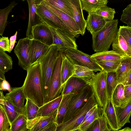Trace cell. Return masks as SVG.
Wrapping results in <instances>:
<instances>
[{"label":"cell","mask_w":131,"mask_h":131,"mask_svg":"<svg viewBox=\"0 0 131 131\" xmlns=\"http://www.w3.org/2000/svg\"><path fill=\"white\" fill-rule=\"evenodd\" d=\"M27 71L22 86L26 99H29L40 107L44 104L45 97L39 62L31 66Z\"/></svg>","instance_id":"obj_1"},{"label":"cell","mask_w":131,"mask_h":131,"mask_svg":"<svg viewBox=\"0 0 131 131\" xmlns=\"http://www.w3.org/2000/svg\"><path fill=\"white\" fill-rule=\"evenodd\" d=\"M117 19L107 22L103 27L92 35V48L94 52L107 51L115 39L118 34Z\"/></svg>","instance_id":"obj_2"},{"label":"cell","mask_w":131,"mask_h":131,"mask_svg":"<svg viewBox=\"0 0 131 131\" xmlns=\"http://www.w3.org/2000/svg\"><path fill=\"white\" fill-rule=\"evenodd\" d=\"M59 51L58 48L56 46L52 45L47 53L38 61L40 64L44 99L47 94Z\"/></svg>","instance_id":"obj_3"},{"label":"cell","mask_w":131,"mask_h":131,"mask_svg":"<svg viewBox=\"0 0 131 131\" xmlns=\"http://www.w3.org/2000/svg\"><path fill=\"white\" fill-rule=\"evenodd\" d=\"M65 55L63 51H59L47 94L44 99V104L61 95L62 89L61 87V68Z\"/></svg>","instance_id":"obj_4"},{"label":"cell","mask_w":131,"mask_h":131,"mask_svg":"<svg viewBox=\"0 0 131 131\" xmlns=\"http://www.w3.org/2000/svg\"><path fill=\"white\" fill-rule=\"evenodd\" d=\"M107 73L103 71H100L87 82L92 89L98 106L101 108L104 107L109 100L106 87Z\"/></svg>","instance_id":"obj_5"},{"label":"cell","mask_w":131,"mask_h":131,"mask_svg":"<svg viewBox=\"0 0 131 131\" xmlns=\"http://www.w3.org/2000/svg\"><path fill=\"white\" fill-rule=\"evenodd\" d=\"M97 104L93 94L68 121L58 125L56 131H71L78 129L87 112Z\"/></svg>","instance_id":"obj_6"},{"label":"cell","mask_w":131,"mask_h":131,"mask_svg":"<svg viewBox=\"0 0 131 131\" xmlns=\"http://www.w3.org/2000/svg\"><path fill=\"white\" fill-rule=\"evenodd\" d=\"M93 94L92 89L88 84L78 92L74 94L69 103L63 123L70 119L84 105Z\"/></svg>","instance_id":"obj_7"},{"label":"cell","mask_w":131,"mask_h":131,"mask_svg":"<svg viewBox=\"0 0 131 131\" xmlns=\"http://www.w3.org/2000/svg\"><path fill=\"white\" fill-rule=\"evenodd\" d=\"M64 52L66 57L74 65L86 67L94 72L102 71L96 61L91 58V55L74 48H69Z\"/></svg>","instance_id":"obj_8"},{"label":"cell","mask_w":131,"mask_h":131,"mask_svg":"<svg viewBox=\"0 0 131 131\" xmlns=\"http://www.w3.org/2000/svg\"><path fill=\"white\" fill-rule=\"evenodd\" d=\"M37 13L41 22L48 26L55 28L62 29L73 33L77 36L56 15L47 8L41 4L39 1H35Z\"/></svg>","instance_id":"obj_9"},{"label":"cell","mask_w":131,"mask_h":131,"mask_svg":"<svg viewBox=\"0 0 131 131\" xmlns=\"http://www.w3.org/2000/svg\"><path fill=\"white\" fill-rule=\"evenodd\" d=\"M49 27L53 36V45L56 46L59 51L64 52L69 48L77 49L75 38L77 35L64 30Z\"/></svg>","instance_id":"obj_10"},{"label":"cell","mask_w":131,"mask_h":131,"mask_svg":"<svg viewBox=\"0 0 131 131\" xmlns=\"http://www.w3.org/2000/svg\"><path fill=\"white\" fill-rule=\"evenodd\" d=\"M32 40L26 37L20 39L14 49V52L18 60L19 65L26 71L31 66L29 51Z\"/></svg>","instance_id":"obj_11"},{"label":"cell","mask_w":131,"mask_h":131,"mask_svg":"<svg viewBox=\"0 0 131 131\" xmlns=\"http://www.w3.org/2000/svg\"><path fill=\"white\" fill-rule=\"evenodd\" d=\"M33 39L50 47L53 45V38L49 27L42 22L32 28Z\"/></svg>","instance_id":"obj_12"},{"label":"cell","mask_w":131,"mask_h":131,"mask_svg":"<svg viewBox=\"0 0 131 131\" xmlns=\"http://www.w3.org/2000/svg\"><path fill=\"white\" fill-rule=\"evenodd\" d=\"M40 3L54 13L74 32L78 35L80 34L79 28L73 18L48 3L45 0H41Z\"/></svg>","instance_id":"obj_13"},{"label":"cell","mask_w":131,"mask_h":131,"mask_svg":"<svg viewBox=\"0 0 131 131\" xmlns=\"http://www.w3.org/2000/svg\"><path fill=\"white\" fill-rule=\"evenodd\" d=\"M101 109L102 115L105 118L111 131H117L120 129L112 100H108L104 107Z\"/></svg>","instance_id":"obj_14"},{"label":"cell","mask_w":131,"mask_h":131,"mask_svg":"<svg viewBox=\"0 0 131 131\" xmlns=\"http://www.w3.org/2000/svg\"><path fill=\"white\" fill-rule=\"evenodd\" d=\"M5 96L14 105L19 114L24 112V103L26 98L22 86L12 88L11 91L6 94Z\"/></svg>","instance_id":"obj_15"},{"label":"cell","mask_w":131,"mask_h":131,"mask_svg":"<svg viewBox=\"0 0 131 131\" xmlns=\"http://www.w3.org/2000/svg\"><path fill=\"white\" fill-rule=\"evenodd\" d=\"M58 110L52 115L49 116L37 117L27 121V127L28 131H38L56 122Z\"/></svg>","instance_id":"obj_16"},{"label":"cell","mask_w":131,"mask_h":131,"mask_svg":"<svg viewBox=\"0 0 131 131\" xmlns=\"http://www.w3.org/2000/svg\"><path fill=\"white\" fill-rule=\"evenodd\" d=\"M50 47L38 41L32 39L29 51L31 66L36 63L44 56Z\"/></svg>","instance_id":"obj_17"},{"label":"cell","mask_w":131,"mask_h":131,"mask_svg":"<svg viewBox=\"0 0 131 131\" xmlns=\"http://www.w3.org/2000/svg\"><path fill=\"white\" fill-rule=\"evenodd\" d=\"M73 10V18L78 26L80 34L84 35L86 24L84 19L81 6L80 0H69Z\"/></svg>","instance_id":"obj_18"},{"label":"cell","mask_w":131,"mask_h":131,"mask_svg":"<svg viewBox=\"0 0 131 131\" xmlns=\"http://www.w3.org/2000/svg\"><path fill=\"white\" fill-rule=\"evenodd\" d=\"M27 1L29 6V19L26 34V37L33 39L32 27L42 22L37 13L35 0H27Z\"/></svg>","instance_id":"obj_19"},{"label":"cell","mask_w":131,"mask_h":131,"mask_svg":"<svg viewBox=\"0 0 131 131\" xmlns=\"http://www.w3.org/2000/svg\"><path fill=\"white\" fill-rule=\"evenodd\" d=\"M86 20L87 29L92 35L102 29L107 22L103 17L95 12L89 14Z\"/></svg>","instance_id":"obj_20"},{"label":"cell","mask_w":131,"mask_h":131,"mask_svg":"<svg viewBox=\"0 0 131 131\" xmlns=\"http://www.w3.org/2000/svg\"><path fill=\"white\" fill-rule=\"evenodd\" d=\"M114 107L118 124L120 128H121L126 124L130 123L131 100L120 106Z\"/></svg>","instance_id":"obj_21"},{"label":"cell","mask_w":131,"mask_h":131,"mask_svg":"<svg viewBox=\"0 0 131 131\" xmlns=\"http://www.w3.org/2000/svg\"><path fill=\"white\" fill-rule=\"evenodd\" d=\"M88 84L87 82L80 79L71 77L63 86L61 95L63 96L71 93L75 94Z\"/></svg>","instance_id":"obj_22"},{"label":"cell","mask_w":131,"mask_h":131,"mask_svg":"<svg viewBox=\"0 0 131 131\" xmlns=\"http://www.w3.org/2000/svg\"><path fill=\"white\" fill-rule=\"evenodd\" d=\"M129 56L118 53L113 50L96 52L91 55V58L96 61H105L120 62Z\"/></svg>","instance_id":"obj_23"},{"label":"cell","mask_w":131,"mask_h":131,"mask_svg":"<svg viewBox=\"0 0 131 131\" xmlns=\"http://www.w3.org/2000/svg\"><path fill=\"white\" fill-rule=\"evenodd\" d=\"M62 96V95H61L40 107L36 117L49 116L53 114L58 109Z\"/></svg>","instance_id":"obj_24"},{"label":"cell","mask_w":131,"mask_h":131,"mask_svg":"<svg viewBox=\"0 0 131 131\" xmlns=\"http://www.w3.org/2000/svg\"><path fill=\"white\" fill-rule=\"evenodd\" d=\"M115 72L118 84H122L126 76L131 72V57H127L122 60Z\"/></svg>","instance_id":"obj_25"},{"label":"cell","mask_w":131,"mask_h":131,"mask_svg":"<svg viewBox=\"0 0 131 131\" xmlns=\"http://www.w3.org/2000/svg\"><path fill=\"white\" fill-rule=\"evenodd\" d=\"M82 10H85L88 14L95 12L100 8L107 6V0H80Z\"/></svg>","instance_id":"obj_26"},{"label":"cell","mask_w":131,"mask_h":131,"mask_svg":"<svg viewBox=\"0 0 131 131\" xmlns=\"http://www.w3.org/2000/svg\"><path fill=\"white\" fill-rule=\"evenodd\" d=\"M112 50L117 53L131 56V48L123 38L118 34L112 44Z\"/></svg>","instance_id":"obj_27"},{"label":"cell","mask_w":131,"mask_h":131,"mask_svg":"<svg viewBox=\"0 0 131 131\" xmlns=\"http://www.w3.org/2000/svg\"><path fill=\"white\" fill-rule=\"evenodd\" d=\"M74 65L66 56H64L61 68V87H63L68 80L73 74L74 72Z\"/></svg>","instance_id":"obj_28"},{"label":"cell","mask_w":131,"mask_h":131,"mask_svg":"<svg viewBox=\"0 0 131 131\" xmlns=\"http://www.w3.org/2000/svg\"><path fill=\"white\" fill-rule=\"evenodd\" d=\"M74 94L71 93L63 96L61 102L58 109L56 121L58 125L63 123L64 116L67 110L69 103Z\"/></svg>","instance_id":"obj_29"},{"label":"cell","mask_w":131,"mask_h":131,"mask_svg":"<svg viewBox=\"0 0 131 131\" xmlns=\"http://www.w3.org/2000/svg\"><path fill=\"white\" fill-rule=\"evenodd\" d=\"M45 0L48 3L73 18V9L69 0Z\"/></svg>","instance_id":"obj_30"},{"label":"cell","mask_w":131,"mask_h":131,"mask_svg":"<svg viewBox=\"0 0 131 131\" xmlns=\"http://www.w3.org/2000/svg\"><path fill=\"white\" fill-rule=\"evenodd\" d=\"M74 66V72L72 77L79 78L87 82L95 74L93 70L86 67L76 65Z\"/></svg>","instance_id":"obj_31"},{"label":"cell","mask_w":131,"mask_h":131,"mask_svg":"<svg viewBox=\"0 0 131 131\" xmlns=\"http://www.w3.org/2000/svg\"><path fill=\"white\" fill-rule=\"evenodd\" d=\"M17 4L13 1L7 7L0 9V36H2L7 25V19L9 13Z\"/></svg>","instance_id":"obj_32"},{"label":"cell","mask_w":131,"mask_h":131,"mask_svg":"<svg viewBox=\"0 0 131 131\" xmlns=\"http://www.w3.org/2000/svg\"><path fill=\"white\" fill-rule=\"evenodd\" d=\"M124 85L120 84L117 85L115 89L112 98L114 106H120L129 101H127L126 100L124 95Z\"/></svg>","instance_id":"obj_33"},{"label":"cell","mask_w":131,"mask_h":131,"mask_svg":"<svg viewBox=\"0 0 131 131\" xmlns=\"http://www.w3.org/2000/svg\"><path fill=\"white\" fill-rule=\"evenodd\" d=\"M26 99V102L25 105L23 113L28 121L36 117L39 107L29 99Z\"/></svg>","instance_id":"obj_34"},{"label":"cell","mask_w":131,"mask_h":131,"mask_svg":"<svg viewBox=\"0 0 131 131\" xmlns=\"http://www.w3.org/2000/svg\"><path fill=\"white\" fill-rule=\"evenodd\" d=\"M27 119L24 113L19 114L13 122L10 128V131H22L28 129L27 127Z\"/></svg>","instance_id":"obj_35"},{"label":"cell","mask_w":131,"mask_h":131,"mask_svg":"<svg viewBox=\"0 0 131 131\" xmlns=\"http://www.w3.org/2000/svg\"><path fill=\"white\" fill-rule=\"evenodd\" d=\"M85 131H111L105 118L102 115L95 120Z\"/></svg>","instance_id":"obj_36"},{"label":"cell","mask_w":131,"mask_h":131,"mask_svg":"<svg viewBox=\"0 0 131 131\" xmlns=\"http://www.w3.org/2000/svg\"><path fill=\"white\" fill-rule=\"evenodd\" d=\"M106 83L108 98L112 100L113 93L118 84L115 71L107 73Z\"/></svg>","instance_id":"obj_37"},{"label":"cell","mask_w":131,"mask_h":131,"mask_svg":"<svg viewBox=\"0 0 131 131\" xmlns=\"http://www.w3.org/2000/svg\"><path fill=\"white\" fill-rule=\"evenodd\" d=\"M6 113L10 123L11 124L19 114L14 105L5 96L4 104L2 105Z\"/></svg>","instance_id":"obj_38"},{"label":"cell","mask_w":131,"mask_h":131,"mask_svg":"<svg viewBox=\"0 0 131 131\" xmlns=\"http://www.w3.org/2000/svg\"><path fill=\"white\" fill-rule=\"evenodd\" d=\"M13 63L11 57L0 49V69L5 73L12 69Z\"/></svg>","instance_id":"obj_39"},{"label":"cell","mask_w":131,"mask_h":131,"mask_svg":"<svg viewBox=\"0 0 131 131\" xmlns=\"http://www.w3.org/2000/svg\"><path fill=\"white\" fill-rule=\"evenodd\" d=\"M101 114V108L98 106L93 113L78 127V131H85L90 125Z\"/></svg>","instance_id":"obj_40"},{"label":"cell","mask_w":131,"mask_h":131,"mask_svg":"<svg viewBox=\"0 0 131 131\" xmlns=\"http://www.w3.org/2000/svg\"><path fill=\"white\" fill-rule=\"evenodd\" d=\"M96 61L101 68L102 71L108 73L115 71L119 67L121 61L115 62L100 60Z\"/></svg>","instance_id":"obj_41"},{"label":"cell","mask_w":131,"mask_h":131,"mask_svg":"<svg viewBox=\"0 0 131 131\" xmlns=\"http://www.w3.org/2000/svg\"><path fill=\"white\" fill-rule=\"evenodd\" d=\"M95 13L103 17L106 22H108L114 19L116 12L114 8L106 6L100 8Z\"/></svg>","instance_id":"obj_42"},{"label":"cell","mask_w":131,"mask_h":131,"mask_svg":"<svg viewBox=\"0 0 131 131\" xmlns=\"http://www.w3.org/2000/svg\"><path fill=\"white\" fill-rule=\"evenodd\" d=\"M11 125L2 105L0 104V131H7Z\"/></svg>","instance_id":"obj_43"},{"label":"cell","mask_w":131,"mask_h":131,"mask_svg":"<svg viewBox=\"0 0 131 131\" xmlns=\"http://www.w3.org/2000/svg\"><path fill=\"white\" fill-rule=\"evenodd\" d=\"M118 34L123 38L131 48V27L127 26H120Z\"/></svg>","instance_id":"obj_44"},{"label":"cell","mask_w":131,"mask_h":131,"mask_svg":"<svg viewBox=\"0 0 131 131\" xmlns=\"http://www.w3.org/2000/svg\"><path fill=\"white\" fill-rule=\"evenodd\" d=\"M120 20L131 27V4L123 10Z\"/></svg>","instance_id":"obj_45"},{"label":"cell","mask_w":131,"mask_h":131,"mask_svg":"<svg viewBox=\"0 0 131 131\" xmlns=\"http://www.w3.org/2000/svg\"><path fill=\"white\" fill-rule=\"evenodd\" d=\"M0 49L5 51L11 52L9 49V41L8 37L0 38Z\"/></svg>","instance_id":"obj_46"},{"label":"cell","mask_w":131,"mask_h":131,"mask_svg":"<svg viewBox=\"0 0 131 131\" xmlns=\"http://www.w3.org/2000/svg\"><path fill=\"white\" fill-rule=\"evenodd\" d=\"M124 93L126 101L131 100V85L124 86Z\"/></svg>","instance_id":"obj_47"},{"label":"cell","mask_w":131,"mask_h":131,"mask_svg":"<svg viewBox=\"0 0 131 131\" xmlns=\"http://www.w3.org/2000/svg\"><path fill=\"white\" fill-rule=\"evenodd\" d=\"M58 125L55 122L38 131H56Z\"/></svg>","instance_id":"obj_48"},{"label":"cell","mask_w":131,"mask_h":131,"mask_svg":"<svg viewBox=\"0 0 131 131\" xmlns=\"http://www.w3.org/2000/svg\"><path fill=\"white\" fill-rule=\"evenodd\" d=\"M1 86L2 90H7L9 92L12 91V88L10 84L5 79L1 83Z\"/></svg>","instance_id":"obj_49"},{"label":"cell","mask_w":131,"mask_h":131,"mask_svg":"<svg viewBox=\"0 0 131 131\" xmlns=\"http://www.w3.org/2000/svg\"><path fill=\"white\" fill-rule=\"evenodd\" d=\"M17 33V32L16 31L14 35L10 37L9 40V49L11 51L13 50L15 46V43L16 42Z\"/></svg>","instance_id":"obj_50"},{"label":"cell","mask_w":131,"mask_h":131,"mask_svg":"<svg viewBox=\"0 0 131 131\" xmlns=\"http://www.w3.org/2000/svg\"><path fill=\"white\" fill-rule=\"evenodd\" d=\"M122 84L124 86L131 85V72L126 76Z\"/></svg>","instance_id":"obj_51"},{"label":"cell","mask_w":131,"mask_h":131,"mask_svg":"<svg viewBox=\"0 0 131 131\" xmlns=\"http://www.w3.org/2000/svg\"><path fill=\"white\" fill-rule=\"evenodd\" d=\"M98 106V105L97 104L96 105L93 107L92 108H91L90 110L87 112V113L86 114L81 124L83 123V122L86 120V119L93 113V112L95 111V110Z\"/></svg>","instance_id":"obj_52"},{"label":"cell","mask_w":131,"mask_h":131,"mask_svg":"<svg viewBox=\"0 0 131 131\" xmlns=\"http://www.w3.org/2000/svg\"><path fill=\"white\" fill-rule=\"evenodd\" d=\"M5 73L0 69V83H1L3 80L5 79Z\"/></svg>","instance_id":"obj_53"},{"label":"cell","mask_w":131,"mask_h":131,"mask_svg":"<svg viewBox=\"0 0 131 131\" xmlns=\"http://www.w3.org/2000/svg\"><path fill=\"white\" fill-rule=\"evenodd\" d=\"M5 96L2 91H0V104L3 105L4 100Z\"/></svg>","instance_id":"obj_54"},{"label":"cell","mask_w":131,"mask_h":131,"mask_svg":"<svg viewBox=\"0 0 131 131\" xmlns=\"http://www.w3.org/2000/svg\"><path fill=\"white\" fill-rule=\"evenodd\" d=\"M117 131H131V128L129 127H127L122 129H119Z\"/></svg>","instance_id":"obj_55"},{"label":"cell","mask_w":131,"mask_h":131,"mask_svg":"<svg viewBox=\"0 0 131 131\" xmlns=\"http://www.w3.org/2000/svg\"><path fill=\"white\" fill-rule=\"evenodd\" d=\"M71 131H78V129H75Z\"/></svg>","instance_id":"obj_56"},{"label":"cell","mask_w":131,"mask_h":131,"mask_svg":"<svg viewBox=\"0 0 131 131\" xmlns=\"http://www.w3.org/2000/svg\"><path fill=\"white\" fill-rule=\"evenodd\" d=\"M1 83H0V91H2V90L1 88Z\"/></svg>","instance_id":"obj_57"},{"label":"cell","mask_w":131,"mask_h":131,"mask_svg":"<svg viewBox=\"0 0 131 131\" xmlns=\"http://www.w3.org/2000/svg\"><path fill=\"white\" fill-rule=\"evenodd\" d=\"M28 129L27 130H23V131H28Z\"/></svg>","instance_id":"obj_58"},{"label":"cell","mask_w":131,"mask_h":131,"mask_svg":"<svg viewBox=\"0 0 131 131\" xmlns=\"http://www.w3.org/2000/svg\"><path fill=\"white\" fill-rule=\"evenodd\" d=\"M10 131V129L9 130H8V131Z\"/></svg>","instance_id":"obj_59"}]
</instances>
